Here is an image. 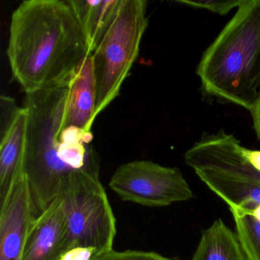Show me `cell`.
<instances>
[{
  "label": "cell",
  "mask_w": 260,
  "mask_h": 260,
  "mask_svg": "<svg viewBox=\"0 0 260 260\" xmlns=\"http://www.w3.org/2000/svg\"><path fill=\"white\" fill-rule=\"evenodd\" d=\"M68 89L69 84L25 93L24 172L36 217L61 194L71 178L80 174L100 178L101 159L92 132L62 126Z\"/></svg>",
  "instance_id": "obj_1"
},
{
  "label": "cell",
  "mask_w": 260,
  "mask_h": 260,
  "mask_svg": "<svg viewBox=\"0 0 260 260\" xmlns=\"http://www.w3.org/2000/svg\"><path fill=\"white\" fill-rule=\"evenodd\" d=\"M89 55L68 0H28L13 12L7 56L25 93L69 84Z\"/></svg>",
  "instance_id": "obj_2"
},
{
  "label": "cell",
  "mask_w": 260,
  "mask_h": 260,
  "mask_svg": "<svg viewBox=\"0 0 260 260\" xmlns=\"http://www.w3.org/2000/svg\"><path fill=\"white\" fill-rule=\"evenodd\" d=\"M204 97L252 112L260 89V0H244L196 68Z\"/></svg>",
  "instance_id": "obj_3"
},
{
  "label": "cell",
  "mask_w": 260,
  "mask_h": 260,
  "mask_svg": "<svg viewBox=\"0 0 260 260\" xmlns=\"http://www.w3.org/2000/svg\"><path fill=\"white\" fill-rule=\"evenodd\" d=\"M146 0H121L112 25L92 52L96 89L95 118L119 95L148 26Z\"/></svg>",
  "instance_id": "obj_4"
},
{
  "label": "cell",
  "mask_w": 260,
  "mask_h": 260,
  "mask_svg": "<svg viewBox=\"0 0 260 260\" xmlns=\"http://www.w3.org/2000/svg\"><path fill=\"white\" fill-rule=\"evenodd\" d=\"M60 196L64 199L66 231L57 255L72 247L92 248L101 253L112 250L116 218L100 178L74 176Z\"/></svg>",
  "instance_id": "obj_5"
},
{
  "label": "cell",
  "mask_w": 260,
  "mask_h": 260,
  "mask_svg": "<svg viewBox=\"0 0 260 260\" xmlns=\"http://www.w3.org/2000/svg\"><path fill=\"white\" fill-rule=\"evenodd\" d=\"M109 185L124 202L150 208L168 206L189 200L193 196L179 169L150 160L121 164L111 177Z\"/></svg>",
  "instance_id": "obj_6"
},
{
  "label": "cell",
  "mask_w": 260,
  "mask_h": 260,
  "mask_svg": "<svg viewBox=\"0 0 260 260\" xmlns=\"http://www.w3.org/2000/svg\"><path fill=\"white\" fill-rule=\"evenodd\" d=\"M240 141L223 129L205 133L185 153V162L196 170H213L260 183V172L241 152Z\"/></svg>",
  "instance_id": "obj_7"
},
{
  "label": "cell",
  "mask_w": 260,
  "mask_h": 260,
  "mask_svg": "<svg viewBox=\"0 0 260 260\" xmlns=\"http://www.w3.org/2000/svg\"><path fill=\"white\" fill-rule=\"evenodd\" d=\"M36 218L26 175L21 176L0 206V260H21L30 225Z\"/></svg>",
  "instance_id": "obj_8"
},
{
  "label": "cell",
  "mask_w": 260,
  "mask_h": 260,
  "mask_svg": "<svg viewBox=\"0 0 260 260\" xmlns=\"http://www.w3.org/2000/svg\"><path fill=\"white\" fill-rule=\"evenodd\" d=\"M66 231L64 199L60 196L32 220L21 260H54Z\"/></svg>",
  "instance_id": "obj_9"
},
{
  "label": "cell",
  "mask_w": 260,
  "mask_h": 260,
  "mask_svg": "<svg viewBox=\"0 0 260 260\" xmlns=\"http://www.w3.org/2000/svg\"><path fill=\"white\" fill-rule=\"evenodd\" d=\"M28 112L23 106L10 127L0 134V206L24 174Z\"/></svg>",
  "instance_id": "obj_10"
},
{
  "label": "cell",
  "mask_w": 260,
  "mask_h": 260,
  "mask_svg": "<svg viewBox=\"0 0 260 260\" xmlns=\"http://www.w3.org/2000/svg\"><path fill=\"white\" fill-rule=\"evenodd\" d=\"M96 107V89L92 55H89L69 83L63 127L92 132Z\"/></svg>",
  "instance_id": "obj_11"
},
{
  "label": "cell",
  "mask_w": 260,
  "mask_h": 260,
  "mask_svg": "<svg viewBox=\"0 0 260 260\" xmlns=\"http://www.w3.org/2000/svg\"><path fill=\"white\" fill-rule=\"evenodd\" d=\"M194 172L211 191L229 205L230 208L252 214L260 206L259 182L207 169Z\"/></svg>",
  "instance_id": "obj_12"
},
{
  "label": "cell",
  "mask_w": 260,
  "mask_h": 260,
  "mask_svg": "<svg viewBox=\"0 0 260 260\" xmlns=\"http://www.w3.org/2000/svg\"><path fill=\"white\" fill-rule=\"evenodd\" d=\"M68 1L92 54L115 19L121 0Z\"/></svg>",
  "instance_id": "obj_13"
},
{
  "label": "cell",
  "mask_w": 260,
  "mask_h": 260,
  "mask_svg": "<svg viewBox=\"0 0 260 260\" xmlns=\"http://www.w3.org/2000/svg\"><path fill=\"white\" fill-rule=\"evenodd\" d=\"M191 260H246L237 234L221 219L202 231Z\"/></svg>",
  "instance_id": "obj_14"
},
{
  "label": "cell",
  "mask_w": 260,
  "mask_h": 260,
  "mask_svg": "<svg viewBox=\"0 0 260 260\" xmlns=\"http://www.w3.org/2000/svg\"><path fill=\"white\" fill-rule=\"evenodd\" d=\"M230 210L246 260H260V220L249 213L235 208Z\"/></svg>",
  "instance_id": "obj_15"
},
{
  "label": "cell",
  "mask_w": 260,
  "mask_h": 260,
  "mask_svg": "<svg viewBox=\"0 0 260 260\" xmlns=\"http://www.w3.org/2000/svg\"><path fill=\"white\" fill-rule=\"evenodd\" d=\"M243 1L244 0H176L175 3L194 9L208 10L223 16L234 8H238Z\"/></svg>",
  "instance_id": "obj_16"
},
{
  "label": "cell",
  "mask_w": 260,
  "mask_h": 260,
  "mask_svg": "<svg viewBox=\"0 0 260 260\" xmlns=\"http://www.w3.org/2000/svg\"><path fill=\"white\" fill-rule=\"evenodd\" d=\"M95 260H178L169 258L152 251L128 250L115 251L114 249L97 257Z\"/></svg>",
  "instance_id": "obj_17"
},
{
  "label": "cell",
  "mask_w": 260,
  "mask_h": 260,
  "mask_svg": "<svg viewBox=\"0 0 260 260\" xmlns=\"http://www.w3.org/2000/svg\"><path fill=\"white\" fill-rule=\"evenodd\" d=\"M14 99L7 95L0 97V134L5 132L20 110Z\"/></svg>",
  "instance_id": "obj_18"
},
{
  "label": "cell",
  "mask_w": 260,
  "mask_h": 260,
  "mask_svg": "<svg viewBox=\"0 0 260 260\" xmlns=\"http://www.w3.org/2000/svg\"><path fill=\"white\" fill-rule=\"evenodd\" d=\"M103 254L92 248L72 247L60 252L54 260H95Z\"/></svg>",
  "instance_id": "obj_19"
},
{
  "label": "cell",
  "mask_w": 260,
  "mask_h": 260,
  "mask_svg": "<svg viewBox=\"0 0 260 260\" xmlns=\"http://www.w3.org/2000/svg\"><path fill=\"white\" fill-rule=\"evenodd\" d=\"M241 152L249 164L260 172V150H249L242 146Z\"/></svg>",
  "instance_id": "obj_20"
},
{
  "label": "cell",
  "mask_w": 260,
  "mask_h": 260,
  "mask_svg": "<svg viewBox=\"0 0 260 260\" xmlns=\"http://www.w3.org/2000/svg\"><path fill=\"white\" fill-rule=\"evenodd\" d=\"M250 113L252 115L254 131L257 138L260 141V89L255 106Z\"/></svg>",
  "instance_id": "obj_21"
}]
</instances>
